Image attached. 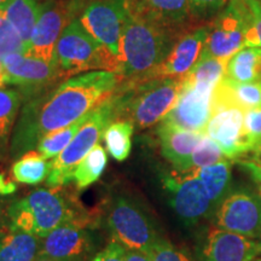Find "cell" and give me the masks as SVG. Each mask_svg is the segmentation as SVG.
I'll list each match as a JSON object with an SVG mask.
<instances>
[{
    "instance_id": "cell-48",
    "label": "cell",
    "mask_w": 261,
    "mask_h": 261,
    "mask_svg": "<svg viewBox=\"0 0 261 261\" xmlns=\"http://www.w3.org/2000/svg\"><path fill=\"white\" fill-rule=\"evenodd\" d=\"M259 261H261V260H259Z\"/></svg>"
},
{
    "instance_id": "cell-4",
    "label": "cell",
    "mask_w": 261,
    "mask_h": 261,
    "mask_svg": "<svg viewBox=\"0 0 261 261\" xmlns=\"http://www.w3.org/2000/svg\"><path fill=\"white\" fill-rule=\"evenodd\" d=\"M9 226L45 237L65 223L89 225V218L62 188L37 189L8 208Z\"/></svg>"
},
{
    "instance_id": "cell-32",
    "label": "cell",
    "mask_w": 261,
    "mask_h": 261,
    "mask_svg": "<svg viewBox=\"0 0 261 261\" xmlns=\"http://www.w3.org/2000/svg\"><path fill=\"white\" fill-rule=\"evenodd\" d=\"M224 160L225 155L217 145V143L204 135L192 152L190 161H189V171L215 165Z\"/></svg>"
},
{
    "instance_id": "cell-44",
    "label": "cell",
    "mask_w": 261,
    "mask_h": 261,
    "mask_svg": "<svg viewBox=\"0 0 261 261\" xmlns=\"http://www.w3.org/2000/svg\"><path fill=\"white\" fill-rule=\"evenodd\" d=\"M35 261H62V260H57V259H54V257L51 256H47V255H44V254H40Z\"/></svg>"
},
{
    "instance_id": "cell-24",
    "label": "cell",
    "mask_w": 261,
    "mask_h": 261,
    "mask_svg": "<svg viewBox=\"0 0 261 261\" xmlns=\"http://www.w3.org/2000/svg\"><path fill=\"white\" fill-rule=\"evenodd\" d=\"M225 77L237 84L261 81V47L244 46L227 60Z\"/></svg>"
},
{
    "instance_id": "cell-18",
    "label": "cell",
    "mask_w": 261,
    "mask_h": 261,
    "mask_svg": "<svg viewBox=\"0 0 261 261\" xmlns=\"http://www.w3.org/2000/svg\"><path fill=\"white\" fill-rule=\"evenodd\" d=\"M261 254V243L230 231L214 228L208 234L204 261H252Z\"/></svg>"
},
{
    "instance_id": "cell-11",
    "label": "cell",
    "mask_w": 261,
    "mask_h": 261,
    "mask_svg": "<svg viewBox=\"0 0 261 261\" xmlns=\"http://www.w3.org/2000/svg\"><path fill=\"white\" fill-rule=\"evenodd\" d=\"M217 227L257 238L261 232V195L238 191L227 196L217 212Z\"/></svg>"
},
{
    "instance_id": "cell-40",
    "label": "cell",
    "mask_w": 261,
    "mask_h": 261,
    "mask_svg": "<svg viewBox=\"0 0 261 261\" xmlns=\"http://www.w3.org/2000/svg\"><path fill=\"white\" fill-rule=\"evenodd\" d=\"M126 261H151L149 252L139 249H126Z\"/></svg>"
},
{
    "instance_id": "cell-33",
    "label": "cell",
    "mask_w": 261,
    "mask_h": 261,
    "mask_svg": "<svg viewBox=\"0 0 261 261\" xmlns=\"http://www.w3.org/2000/svg\"><path fill=\"white\" fill-rule=\"evenodd\" d=\"M11 54H27L23 41L18 33L5 17L4 11L0 10V60Z\"/></svg>"
},
{
    "instance_id": "cell-31",
    "label": "cell",
    "mask_w": 261,
    "mask_h": 261,
    "mask_svg": "<svg viewBox=\"0 0 261 261\" xmlns=\"http://www.w3.org/2000/svg\"><path fill=\"white\" fill-rule=\"evenodd\" d=\"M90 114L81 117L80 120L71 123L70 126L55 130V132H51L48 133V135L42 137L38 144V151L46 160L57 158V156L69 145V143L73 140L74 137L76 136L79 129L83 127L84 123L86 122V120L89 119Z\"/></svg>"
},
{
    "instance_id": "cell-36",
    "label": "cell",
    "mask_w": 261,
    "mask_h": 261,
    "mask_svg": "<svg viewBox=\"0 0 261 261\" xmlns=\"http://www.w3.org/2000/svg\"><path fill=\"white\" fill-rule=\"evenodd\" d=\"M151 261H191L187 254L172 246L168 241L160 238L149 250Z\"/></svg>"
},
{
    "instance_id": "cell-27",
    "label": "cell",
    "mask_w": 261,
    "mask_h": 261,
    "mask_svg": "<svg viewBox=\"0 0 261 261\" xmlns=\"http://www.w3.org/2000/svg\"><path fill=\"white\" fill-rule=\"evenodd\" d=\"M135 126L127 120H116L107 127L104 143L107 150L116 161H125L132 149V135Z\"/></svg>"
},
{
    "instance_id": "cell-38",
    "label": "cell",
    "mask_w": 261,
    "mask_h": 261,
    "mask_svg": "<svg viewBox=\"0 0 261 261\" xmlns=\"http://www.w3.org/2000/svg\"><path fill=\"white\" fill-rule=\"evenodd\" d=\"M230 0H189L192 12L196 14H213L223 8Z\"/></svg>"
},
{
    "instance_id": "cell-14",
    "label": "cell",
    "mask_w": 261,
    "mask_h": 261,
    "mask_svg": "<svg viewBox=\"0 0 261 261\" xmlns=\"http://www.w3.org/2000/svg\"><path fill=\"white\" fill-rule=\"evenodd\" d=\"M2 61L8 85H15L31 98L61 77L56 64L28 55L11 54Z\"/></svg>"
},
{
    "instance_id": "cell-22",
    "label": "cell",
    "mask_w": 261,
    "mask_h": 261,
    "mask_svg": "<svg viewBox=\"0 0 261 261\" xmlns=\"http://www.w3.org/2000/svg\"><path fill=\"white\" fill-rule=\"evenodd\" d=\"M40 252V237L9 225L0 227V261H35Z\"/></svg>"
},
{
    "instance_id": "cell-10",
    "label": "cell",
    "mask_w": 261,
    "mask_h": 261,
    "mask_svg": "<svg viewBox=\"0 0 261 261\" xmlns=\"http://www.w3.org/2000/svg\"><path fill=\"white\" fill-rule=\"evenodd\" d=\"M165 187L171 194L173 210L189 225L208 215L214 205L195 169L168 175L165 178Z\"/></svg>"
},
{
    "instance_id": "cell-3",
    "label": "cell",
    "mask_w": 261,
    "mask_h": 261,
    "mask_svg": "<svg viewBox=\"0 0 261 261\" xmlns=\"http://www.w3.org/2000/svg\"><path fill=\"white\" fill-rule=\"evenodd\" d=\"M184 77H155L120 83L112 94L114 116L127 120L138 129L162 121L177 103Z\"/></svg>"
},
{
    "instance_id": "cell-34",
    "label": "cell",
    "mask_w": 261,
    "mask_h": 261,
    "mask_svg": "<svg viewBox=\"0 0 261 261\" xmlns=\"http://www.w3.org/2000/svg\"><path fill=\"white\" fill-rule=\"evenodd\" d=\"M249 10V32L246 46L261 47V0H246Z\"/></svg>"
},
{
    "instance_id": "cell-26",
    "label": "cell",
    "mask_w": 261,
    "mask_h": 261,
    "mask_svg": "<svg viewBox=\"0 0 261 261\" xmlns=\"http://www.w3.org/2000/svg\"><path fill=\"white\" fill-rule=\"evenodd\" d=\"M226 63L227 60H221V58L202 54L194 68L184 76V81L215 90V87L224 79Z\"/></svg>"
},
{
    "instance_id": "cell-25",
    "label": "cell",
    "mask_w": 261,
    "mask_h": 261,
    "mask_svg": "<svg viewBox=\"0 0 261 261\" xmlns=\"http://www.w3.org/2000/svg\"><path fill=\"white\" fill-rule=\"evenodd\" d=\"M51 172V162L39 151H28L14 163L11 177L15 181L27 185H38L47 180Z\"/></svg>"
},
{
    "instance_id": "cell-19",
    "label": "cell",
    "mask_w": 261,
    "mask_h": 261,
    "mask_svg": "<svg viewBox=\"0 0 261 261\" xmlns=\"http://www.w3.org/2000/svg\"><path fill=\"white\" fill-rule=\"evenodd\" d=\"M129 14L168 28L187 21L192 12L189 0H126Z\"/></svg>"
},
{
    "instance_id": "cell-35",
    "label": "cell",
    "mask_w": 261,
    "mask_h": 261,
    "mask_svg": "<svg viewBox=\"0 0 261 261\" xmlns=\"http://www.w3.org/2000/svg\"><path fill=\"white\" fill-rule=\"evenodd\" d=\"M244 132L250 151L261 146V109L248 110L244 115Z\"/></svg>"
},
{
    "instance_id": "cell-6",
    "label": "cell",
    "mask_w": 261,
    "mask_h": 261,
    "mask_svg": "<svg viewBox=\"0 0 261 261\" xmlns=\"http://www.w3.org/2000/svg\"><path fill=\"white\" fill-rule=\"evenodd\" d=\"M113 121L114 106L112 96L108 97L96 109L76 133L69 145L51 162V172L47 178L50 188H62L74 181V171L85 156L96 146L104 136L107 127Z\"/></svg>"
},
{
    "instance_id": "cell-16",
    "label": "cell",
    "mask_w": 261,
    "mask_h": 261,
    "mask_svg": "<svg viewBox=\"0 0 261 261\" xmlns=\"http://www.w3.org/2000/svg\"><path fill=\"white\" fill-rule=\"evenodd\" d=\"M92 249L93 240L86 225L65 223L41 238L40 254L62 261H84Z\"/></svg>"
},
{
    "instance_id": "cell-5",
    "label": "cell",
    "mask_w": 261,
    "mask_h": 261,
    "mask_svg": "<svg viewBox=\"0 0 261 261\" xmlns=\"http://www.w3.org/2000/svg\"><path fill=\"white\" fill-rule=\"evenodd\" d=\"M55 62L61 77L94 70H119V61L90 34L79 19H71L58 39Z\"/></svg>"
},
{
    "instance_id": "cell-45",
    "label": "cell",
    "mask_w": 261,
    "mask_h": 261,
    "mask_svg": "<svg viewBox=\"0 0 261 261\" xmlns=\"http://www.w3.org/2000/svg\"><path fill=\"white\" fill-rule=\"evenodd\" d=\"M3 218H4V208H3V202L0 201V225L3 223Z\"/></svg>"
},
{
    "instance_id": "cell-12",
    "label": "cell",
    "mask_w": 261,
    "mask_h": 261,
    "mask_svg": "<svg viewBox=\"0 0 261 261\" xmlns=\"http://www.w3.org/2000/svg\"><path fill=\"white\" fill-rule=\"evenodd\" d=\"M213 89L182 83L177 103L161 122L191 132L204 133L212 116Z\"/></svg>"
},
{
    "instance_id": "cell-1",
    "label": "cell",
    "mask_w": 261,
    "mask_h": 261,
    "mask_svg": "<svg viewBox=\"0 0 261 261\" xmlns=\"http://www.w3.org/2000/svg\"><path fill=\"white\" fill-rule=\"evenodd\" d=\"M121 77L115 71L94 70L75 75L56 90L31 98L22 108L14 129L11 156L32 151L44 136L70 126L90 114L117 89Z\"/></svg>"
},
{
    "instance_id": "cell-37",
    "label": "cell",
    "mask_w": 261,
    "mask_h": 261,
    "mask_svg": "<svg viewBox=\"0 0 261 261\" xmlns=\"http://www.w3.org/2000/svg\"><path fill=\"white\" fill-rule=\"evenodd\" d=\"M126 249L123 244L113 241L91 261H126Z\"/></svg>"
},
{
    "instance_id": "cell-30",
    "label": "cell",
    "mask_w": 261,
    "mask_h": 261,
    "mask_svg": "<svg viewBox=\"0 0 261 261\" xmlns=\"http://www.w3.org/2000/svg\"><path fill=\"white\" fill-rule=\"evenodd\" d=\"M21 102L22 94L19 91L0 89V151L8 145Z\"/></svg>"
},
{
    "instance_id": "cell-42",
    "label": "cell",
    "mask_w": 261,
    "mask_h": 261,
    "mask_svg": "<svg viewBox=\"0 0 261 261\" xmlns=\"http://www.w3.org/2000/svg\"><path fill=\"white\" fill-rule=\"evenodd\" d=\"M8 85V80H6V71L3 64V61L0 60V89H5V86Z\"/></svg>"
},
{
    "instance_id": "cell-15",
    "label": "cell",
    "mask_w": 261,
    "mask_h": 261,
    "mask_svg": "<svg viewBox=\"0 0 261 261\" xmlns=\"http://www.w3.org/2000/svg\"><path fill=\"white\" fill-rule=\"evenodd\" d=\"M70 10L69 6L60 0H47L42 4L40 18L35 25L31 46L27 52L28 56L56 64L55 52L58 39L67 27L65 23L70 16Z\"/></svg>"
},
{
    "instance_id": "cell-43",
    "label": "cell",
    "mask_w": 261,
    "mask_h": 261,
    "mask_svg": "<svg viewBox=\"0 0 261 261\" xmlns=\"http://www.w3.org/2000/svg\"><path fill=\"white\" fill-rule=\"evenodd\" d=\"M253 152H254V155H253L252 161L261 165V146H260V148H257V149L254 150Z\"/></svg>"
},
{
    "instance_id": "cell-7",
    "label": "cell",
    "mask_w": 261,
    "mask_h": 261,
    "mask_svg": "<svg viewBox=\"0 0 261 261\" xmlns=\"http://www.w3.org/2000/svg\"><path fill=\"white\" fill-rule=\"evenodd\" d=\"M108 227L117 241L128 249L149 252L160 240L150 217L132 198L117 196L108 213Z\"/></svg>"
},
{
    "instance_id": "cell-2",
    "label": "cell",
    "mask_w": 261,
    "mask_h": 261,
    "mask_svg": "<svg viewBox=\"0 0 261 261\" xmlns=\"http://www.w3.org/2000/svg\"><path fill=\"white\" fill-rule=\"evenodd\" d=\"M175 41L173 28L128 12L120 42L117 74L127 81L155 79Z\"/></svg>"
},
{
    "instance_id": "cell-21",
    "label": "cell",
    "mask_w": 261,
    "mask_h": 261,
    "mask_svg": "<svg viewBox=\"0 0 261 261\" xmlns=\"http://www.w3.org/2000/svg\"><path fill=\"white\" fill-rule=\"evenodd\" d=\"M224 106L237 107L243 112L261 109V81L237 84L224 76L213 92L212 109Z\"/></svg>"
},
{
    "instance_id": "cell-20",
    "label": "cell",
    "mask_w": 261,
    "mask_h": 261,
    "mask_svg": "<svg viewBox=\"0 0 261 261\" xmlns=\"http://www.w3.org/2000/svg\"><path fill=\"white\" fill-rule=\"evenodd\" d=\"M162 155L179 172L189 171V161L204 133L191 132L161 122L158 128Z\"/></svg>"
},
{
    "instance_id": "cell-17",
    "label": "cell",
    "mask_w": 261,
    "mask_h": 261,
    "mask_svg": "<svg viewBox=\"0 0 261 261\" xmlns=\"http://www.w3.org/2000/svg\"><path fill=\"white\" fill-rule=\"evenodd\" d=\"M208 33L210 27H201L182 35L160 65L155 77H184L201 58Z\"/></svg>"
},
{
    "instance_id": "cell-46",
    "label": "cell",
    "mask_w": 261,
    "mask_h": 261,
    "mask_svg": "<svg viewBox=\"0 0 261 261\" xmlns=\"http://www.w3.org/2000/svg\"><path fill=\"white\" fill-rule=\"evenodd\" d=\"M9 2H10V0H0V10L4 9Z\"/></svg>"
},
{
    "instance_id": "cell-8",
    "label": "cell",
    "mask_w": 261,
    "mask_h": 261,
    "mask_svg": "<svg viewBox=\"0 0 261 261\" xmlns=\"http://www.w3.org/2000/svg\"><path fill=\"white\" fill-rule=\"evenodd\" d=\"M249 32V10L246 0H230L210 27L203 55L228 60L246 46Z\"/></svg>"
},
{
    "instance_id": "cell-28",
    "label": "cell",
    "mask_w": 261,
    "mask_h": 261,
    "mask_svg": "<svg viewBox=\"0 0 261 261\" xmlns=\"http://www.w3.org/2000/svg\"><path fill=\"white\" fill-rule=\"evenodd\" d=\"M195 172L197 177L201 179V181L203 182L213 204L215 205L219 203V201L226 194L228 184H230V163L226 160H224V161L215 163V165L195 169Z\"/></svg>"
},
{
    "instance_id": "cell-47",
    "label": "cell",
    "mask_w": 261,
    "mask_h": 261,
    "mask_svg": "<svg viewBox=\"0 0 261 261\" xmlns=\"http://www.w3.org/2000/svg\"><path fill=\"white\" fill-rule=\"evenodd\" d=\"M259 238H260V241H261V232H260V236H259Z\"/></svg>"
},
{
    "instance_id": "cell-13",
    "label": "cell",
    "mask_w": 261,
    "mask_h": 261,
    "mask_svg": "<svg viewBox=\"0 0 261 261\" xmlns=\"http://www.w3.org/2000/svg\"><path fill=\"white\" fill-rule=\"evenodd\" d=\"M244 115L246 112L232 106L212 109L204 135L217 143L225 158L233 160L250 151L244 132Z\"/></svg>"
},
{
    "instance_id": "cell-39",
    "label": "cell",
    "mask_w": 261,
    "mask_h": 261,
    "mask_svg": "<svg viewBox=\"0 0 261 261\" xmlns=\"http://www.w3.org/2000/svg\"><path fill=\"white\" fill-rule=\"evenodd\" d=\"M238 165L242 166L252 174L254 181L256 182L257 188H259V194L261 195V165L252 161V160H242V161H238Z\"/></svg>"
},
{
    "instance_id": "cell-41",
    "label": "cell",
    "mask_w": 261,
    "mask_h": 261,
    "mask_svg": "<svg viewBox=\"0 0 261 261\" xmlns=\"http://www.w3.org/2000/svg\"><path fill=\"white\" fill-rule=\"evenodd\" d=\"M17 190V187L14 181L5 180L4 175L0 174V195H11Z\"/></svg>"
},
{
    "instance_id": "cell-29",
    "label": "cell",
    "mask_w": 261,
    "mask_h": 261,
    "mask_svg": "<svg viewBox=\"0 0 261 261\" xmlns=\"http://www.w3.org/2000/svg\"><path fill=\"white\" fill-rule=\"evenodd\" d=\"M108 156L106 149L97 144L85 156L74 171V181L79 190L91 187L103 174L107 167Z\"/></svg>"
},
{
    "instance_id": "cell-23",
    "label": "cell",
    "mask_w": 261,
    "mask_h": 261,
    "mask_svg": "<svg viewBox=\"0 0 261 261\" xmlns=\"http://www.w3.org/2000/svg\"><path fill=\"white\" fill-rule=\"evenodd\" d=\"M41 9L42 4H39L38 0H10L3 9L5 17L21 37L27 52L35 25L40 18Z\"/></svg>"
},
{
    "instance_id": "cell-9",
    "label": "cell",
    "mask_w": 261,
    "mask_h": 261,
    "mask_svg": "<svg viewBox=\"0 0 261 261\" xmlns=\"http://www.w3.org/2000/svg\"><path fill=\"white\" fill-rule=\"evenodd\" d=\"M126 0H93L77 18L84 28L119 61L127 19Z\"/></svg>"
}]
</instances>
